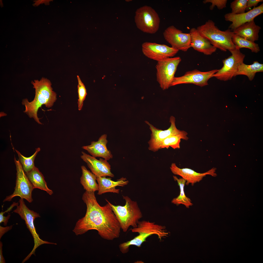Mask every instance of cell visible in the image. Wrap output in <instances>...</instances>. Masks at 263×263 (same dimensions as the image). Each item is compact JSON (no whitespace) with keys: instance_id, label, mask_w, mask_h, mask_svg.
I'll list each match as a JSON object with an SVG mask.
<instances>
[{"instance_id":"1f68e13d","label":"cell","mask_w":263,"mask_h":263,"mask_svg":"<svg viewBox=\"0 0 263 263\" xmlns=\"http://www.w3.org/2000/svg\"><path fill=\"white\" fill-rule=\"evenodd\" d=\"M263 0H248L246 10L248 11L252 7H255L260 2H263Z\"/></svg>"},{"instance_id":"f546056e","label":"cell","mask_w":263,"mask_h":263,"mask_svg":"<svg viewBox=\"0 0 263 263\" xmlns=\"http://www.w3.org/2000/svg\"><path fill=\"white\" fill-rule=\"evenodd\" d=\"M248 0H235L231 3V13L240 14L245 12Z\"/></svg>"},{"instance_id":"5bb4252c","label":"cell","mask_w":263,"mask_h":263,"mask_svg":"<svg viewBox=\"0 0 263 263\" xmlns=\"http://www.w3.org/2000/svg\"><path fill=\"white\" fill-rule=\"evenodd\" d=\"M82 153L81 158L86 163L92 172L96 177H114V175L111 171V165L107 160L102 158L97 160L83 151Z\"/></svg>"},{"instance_id":"e0dca14e","label":"cell","mask_w":263,"mask_h":263,"mask_svg":"<svg viewBox=\"0 0 263 263\" xmlns=\"http://www.w3.org/2000/svg\"><path fill=\"white\" fill-rule=\"evenodd\" d=\"M175 121V118L171 116L169 119V122L171 124L170 127L167 130H163L157 128L148 122L145 121L149 126L151 132L150 139L148 142L149 145L161 141L172 135L180 134L187 136L188 133L186 132L177 129Z\"/></svg>"},{"instance_id":"ac0fdd59","label":"cell","mask_w":263,"mask_h":263,"mask_svg":"<svg viewBox=\"0 0 263 263\" xmlns=\"http://www.w3.org/2000/svg\"><path fill=\"white\" fill-rule=\"evenodd\" d=\"M107 135H102L96 141H92L89 145L82 146V148L86 150L93 157H101L107 160L113 158L111 152L106 147L108 142Z\"/></svg>"},{"instance_id":"7a4b0ae2","label":"cell","mask_w":263,"mask_h":263,"mask_svg":"<svg viewBox=\"0 0 263 263\" xmlns=\"http://www.w3.org/2000/svg\"><path fill=\"white\" fill-rule=\"evenodd\" d=\"M31 84L35 90V95L33 100L29 102L28 99H23L22 105L25 107L24 111L30 118H33L39 124L42 123L37 115L38 109L43 105L48 108L52 107L56 100V94L53 90L50 81L42 77L40 80L32 81Z\"/></svg>"},{"instance_id":"83f0119b","label":"cell","mask_w":263,"mask_h":263,"mask_svg":"<svg viewBox=\"0 0 263 263\" xmlns=\"http://www.w3.org/2000/svg\"><path fill=\"white\" fill-rule=\"evenodd\" d=\"M40 150V149L39 148L36 149L35 152L32 155L29 157H27L23 155L19 151L15 149L18 155L19 160L24 170L26 173L30 171L35 166L34 160L38 153Z\"/></svg>"},{"instance_id":"30bf717a","label":"cell","mask_w":263,"mask_h":263,"mask_svg":"<svg viewBox=\"0 0 263 263\" xmlns=\"http://www.w3.org/2000/svg\"><path fill=\"white\" fill-rule=\"evenodd\" d=\"M229 51L231 55L222 60L223 66L213 76L217 79L226 81L231 80L235 76L238 67L243 63L245 55L240 49L235 48Z\"/></svg>"},{"instance_id":"52a82bcc","label":"cell","mask_w":263,"mask_h":263,"mask_svg":"<svg viewBox=\"0 0 263 263\" xmlns=\"http://www.w3.org/2000/svg\"><path fill=\"white\" fill-rule=\"evenodd\" d=\"M181 61V58L177 56L167 58L157 62L156 66L157 80L163 90L167 89L170 87Z\"/></svg>"},{"instance_id":"8fae6325","label":"cell","mask_w":263,"mask_h":263,"mask_svg":"<svg viewBox=\"0 0 263 263\" xmlns=\"http://www.w3.org/2000/svg\"><path fill=\"white\" fill-rule=\"evenodd\" d=\"M218 69L202 72L195 69L187 72L183 75L175 77L170 86L182 84H191L202 87L208 84V81Z\"/></svg>"},{"instance_id":"4fadbf2b","label":"cell","mask_w":263,"mask_h":263,"mask_svg":"<svg viewBox=\"0 0 263 263\" xmlns=\"http://www.w3.org/2000/svg\"><path fill=\"white\" fill-rule=\"evenodd\" d=\"M142 50L145 56L157 62L172 57L179 51L166 45L147 42L142 44Z\"/></svg>"},{"instance_id":"ffe728a7","label":"cell","mask_w":263,"mask_h":263,"mask_svg":"<svg viewBox=\"0 0 263 263\" xmlns=\"http://www.w3.org/2000/svg\"><path fill=\"white\" fill-rule=\"evenodd\" d=\"M98 190L97 194L101 195L107 192L119 194L120 189L116 188L117 186L123 187L127 185L129 181L125 178L122 177L116 181H113L111 178L106 177H97Z\"/></svg>"},{"instance_id":"4dcf8cb0","label":"cell","mask_w":263,"mask_h":263,"mask_svg":"<svg viewBox=\"0 0 263 263\" xmlns=\"http://www.w3.org/2000/svg\"><path fill=\"white\" fill-rule=\"evenodd\" d=\"M227 0H205L203 1V3L205 4L211 3V5L210 6V9L212 10L215 6L217 7L219 9H221L226 7Z\"/></svg>"},{"instance_id":"d6986e66","label":"cell","mask_w":263,"mask_h":263,"mask_svg":"<svg viewBox=\"0 0 263 263\" xmlns=\"http://www.w3.org/2000/svg\"><path fill=\"white\" fill-rule=\"evenodd\" d=\"M189 33L191 37V47L195 50L207 55H211L216 51L217 48L201 36L196 28H191Z\"/></svg>"},{"instance_id":"f1b7e54d","label":"cell","mask_w":263,"mask_h":263,"mask_svg":"<svg viewBox=\"0 0 263 263\" xmlns=\"http://www.w3.org/2000/svg\"><path fill=\"white\" fill-rule=\"evenodd\" d=\"M78 81L77 86L78 93V109L81 110L83 105V102L85 99L87 94L85 86L81 80L79 76L77 75Z\"/></svg>"},{"instance_id":"4316f807","label":"cell","mask_w":263,"mask_h":263,"mask_svg":"<svg viewBox=\"0 0 263 263\" xmlns=\"http://www.w3.org/2000/svg\"><path fill=\"white\" fill-rule=\"evenodd\" d=\"M232 41L235 48L239 49L242 48H248L252 52L257 53L260 50L258 44L235 34L232 38Z\"/></svg>"},{"instance_id":"277c9868","label":"cell","mask_w":263,"mask_h":263,"mask_svg":"<svg viewBox=\"0 0 263 263\" xmlns=\"http://www.w3.org/2000/svg\"><path fill=\"white\" fill-rule=\"evenodd\" d=\"M196 28L201 36L217 48L226 52L235 48L232 41L233 31L229 29L225 31L220 30L212 20H208Z\"/></svg>"},{"instance_id":"e575fe53","label":"cell","mask_w":263,"mask_h":263,"mask_svg":"<svg viewBox=\"0 0 263 263\" xmlns=\"http://www.w3.org/2000/svg\"><path fill=\"white\" fill-rule=\"evenodd\" d=\"M2 246L3 244L2 242H0V263H5V259L3 256L2 254Z\"/></svg>"},{"instance_id":"d590c367","label":"cell","mask_w":263,"mask_h":263,"mask_svg":"<svg viewBox=\"0 0 263 263\" xmlns=\"http://www.w3.org/2000/svg\"><path fill=\"white\" fill-rule=\"evenodd\" d=\"M19 204L18 203H16L15 202H13V203L11 205L10 207L6 211H4V212H8L10 211L13 208L14 206H17Z\"/></svg>"},{"instance_id":"44dd1931","label":"cell","mask_w":263,"mask_h":263,"mask_svg":"<svg viewBox=\"0 0 263 263\" xmlns=\"http://www.w3.org/2000/svg\"><path fill=\"white\" fill-rule=\"evenodd\" d=\"M261 27L256 24L254 20L241 25L233 30L235 34L254 42L258 40Z\"/></svg>"},{"instance_id":"8992f818","label":"cell","mask_w":263,"mask_h":263,"mask_svg":"<svg viewBox=\"0 0 263 263\" xmlns=\"http://www.w3.org/2000/svg\"><path fill=\"white\" fill-rule=\"evenodd\" d=\"M19 202V205L17 206L16 208L13 212L18 214L25 221L27 227L33 238L34 242V246L32 250L22 261V263H24L28 260L32 255L35 254L36 249L39 246L44 244L55 245L56 244L43 241L39 238L36 232L34 223L36 218L40 217L39 214L29 209L25 205L23 199L20 198Z\"/></svg>"},{"instance_id":"603a6c76","label":"cell","mask_w":263,"mask_h":263,"mask_svg":"<svg viewBox=\"0 0 263 263\" xmlns=\"http://www.w3.org/2000/svg\"><path fill=\"white\" fill-rule=\"evenodd\" d=\"M26 173L34 188H38L45 191L50 195L53 193L52 190L47 187L43 175L37 167L35 166L31 170Z\"/></svg>"},{"instance_id":"d4e9b609","label":"cell","mask_w":263,"mask_h":263,"mask_svg":"<svg viewBox=\"0 0 263 263\" xmlns=\"http://www.w3.org/2000/svg\"><path fill=\"white\" fill-rule=\"evenodd\" d=\"M263 72V64L257 61H254L250 65L244 62L238 67L235 76L238 75H244L247 76L249 80L251 81L254 78L256 73Z\"/></svg>"},{"instance_id":"7402d4cb","label":"cell","mask_w":263,"mask_h":263,"mask_svg":"<svg viewBox=\"0 0 263 263\" xmlns=\"http://www.w3.org/2000/svg\"><path fill=\"white\" fill-rule=\"evenodd\" d=\"M188 139L187 136L180 134L171 136L161 141L149 145V149L155 152L160 149L168 148L170 147L174 149H179L181 139L187 140Z\"/></svg>"},{"instance_id":"d6a6232c","label":"cell","mask_w":263,"mask_h":263,"mask_svg":"<svg viewBox=\"0 0 263 263\" xmlns=\"http://www.w3.org/2000/svg\"><path fill=\"white\" fill-rule=\"evenodd\" d=\"M5 213L4 212L2 211L0 213V223H3L4 226L7 225L8 220L10 216V215H8L7 216H4V214Z\"/></svg>"},{"instance_id":"9c48e42d","label":"cell","mask_w":263,"mask_h":263,"mask_svg":"<svg viewBox=\"0 0 263 263\" xmlns=\"http://www.w3.org/2000/svg\"><path fill=\"white\" fill-rule=\"evenodd\" d=\"M14 161L17 171L16 186L13 193L7 196L3 202L10 201L14 197L19 196L29 203L33 201L32 192L34 188L29 179L19 160H17L14 156Z\"/></svg>"},{"instance_id":"cb8c5ba5","label":"cell","mask_w":263,"mask_h":263,"mask_svg":"<svg viewBox=\"0 0 263 263\" xmlns=\"http://www.w3.org/2000/svg\"><path fill=\"white\" fill-rule=\"evenodd\" d=\"M82 175L80 182L86 191L95 192L98 190V184L96 183L97 177L92 172L88 170L84 166H81Z\"/></svg>"},{"instance_id":"6da1fadb","label":"cell","mask_w":263,"mask_h":263,"mask_svg":"<svg viewBox=\"0 0 263 263\" xmlns=\"http://www.w3.org/2000/svg\"><path fill=\"white\" fill-rule=\"evenodd\" d=\"M82 199L86 204L85 216L79 219L73 230L77 235L89 230H95L103 238L112 240L119 237L121 229L119 223L109 204L101 206L96 199L94 192L86 191Z\"/></svg>"},{"instance_id":"5b68a950","label":"cell","mask_w":263,"mask_h":263,"mask_svg":"<svg viewBox=\"0 0 263 263\" xmlns=\"http://www.w3.org/2000/svg\"><path fill=\"white\" fill-rule=\"evenodd\" d=\"M125 201L123 206L114 205L105 199L111 206L124 232H126L130 226L133 228L137 226L142 215L136 201L132 200L127 196H122Z\"/></svg>"},{"instance_id":"7c38bea8","label":"cell","mask_w":263,"mask_h":263,"mask_svg":"<svg viewBox=\"0 0 263 263\" xmlns=\"http://www.w3.org/2000/svg\"><path fill=\"white\" fill-rule=\"evenodd\" d=\"M163 35L165 40L174 49L186 52L191 47L189 33H183L173 26L167 28L163 32Z\"/></svg>"},{"instance_id":"3957f363","label":"cell","mask_w":263,"mask_h":263,"mask_svg":"<svg viewBox=\"0 0 263 263\" xmlns=\"http://www.w3.org/2000/svg\"><path fill=\"white\" fill-rule=\"evenodd\" d=\"M131 231L133 233H138V235L132 239L119 245L120 250L123 254L128 253L131 246L141 247L143 243L146 241L147 238L152 235H156L161 241L169 235L165 226L149 221H139L137 227L132 229Z\"/></svg>"},{"instance_id":"ba28073f","label":"cell","mask_w":263,"mask_h":263,"mask_svg":"<svg viewBox=\"0 0 263 263\" xmlns=\"http://www.w3.org/2000/svg\"><path fill=\"white\" fill-rule=\"evenodd\" d=\"M135 20L138 28L143 32L154 34L159 29L160 18L156 11L150 6L145 5L138 9Z\"/></svg>"},{"instance_id":"2e32d148","label":"cell","mask_w":263,"mask_h":263,"mask_svg":"<svg viewBox=\"0 0 263 263\" xmlns=\"http://www.w3.org/2000/svg\"><path fill=\"white\" fill-rule=\"evenodd\" d=\"M263 13V3L246 12L238 14L227 13L225 15L224 18L226 21L232 22L229 29L233 30L243 24L254 20L256 17Z\"/></svg>"},{"instance_id":"9a60e30c","label":"cell","mask_w":263,"mask_h":263,"mask_svg":"<svg viewBox=\"0 0 263 263\" xmlns=\"http://www.w3.org/2000/svg\"><path fill=\"white\" fill-rule=\"evenodd\" d=\"M170 169L174 174L179 175L184 179L186 181L185 185L187 186L190 184L193 186L195 183L201 181L207 175H210L214 177L217 175L215 173L216 169L214 168L206 172L201 173L188 168H179L175 163H173L170 167Z\"/></svg>"},{"instance_id":"836d02e7","label":"cell","mask_w":263,"mask_h":263,"mask_svg":"<svg viewBox=\"0 0 263 263\" xmlns=\"http://www.w3.org/2000/svg\"><path fill=\"white\" fill-rule=\"evenodd\" d=\"M12 226V225L9 226L3 227L0 226V239L5 233L11 229Z\"/></svg>"},{"instance_id":"484cf974","label":"cell","mask_w":263,"mask_h":263,"mask_svg":"<svg viewBox=\"0 0 263 263\" xmlns=\"http://www.w3.org/2000/svg\"><path fill=\"white\" fill-rule=\"evenodd\" d=\"M173 177L174 180L177 182L179 187L180 193L179 195L177 197L174 198L172 199L171 203L177 206L182 204L187 208H189L193 204L191 199L187 197L185 194L184 187L186 181L182 178H178L175 176H173Z\"/></svg>"}]
</instances>
